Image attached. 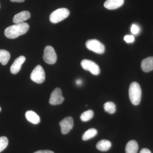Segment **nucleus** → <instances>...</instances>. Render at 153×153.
<instances>
[{
	"mask_svg": "<svg viewBox=\"0 0 153 153\" xmlns=\"http://www.w3.org/2000/svg\"><path fill=\"white\" fill-rule=\"evenodd\" d=\"M29 28L30 26L27 23L16 24L6 28L4 30V35L7 38L15 39L27 33Z\"/></svg>",
	"mask_w": 153,
	"mask_h": 153,
	"instance_id": "nucleus-1",
	"label": "nucleus"
},
{
	"mask_svg": "<svg viewBox=\"0 0 153 153\" xmlns=\"http://www.w3.org/2000/svg\"><path fill=\"white\" fill-rule=\"evenodd\" d=\"M142 91L137 82H132L129 88V97L131 103L134 105L139 104L141 99Z\"/></svg>",
	"mask_w": 153,
	"mask_h": 153,
	"instance_id": "nucleus-2",
	"label": "nucleus"
},
{
	"mask_svg": "<svg viewBox=\"0 0 153 153\" xmlns=\"http://www.w3.org/2000/svg\"><path fill=\"white\" fill-rule=\"evenodd\" d=\"M70 14V12L68 9L62 8L57 9L50 14L49 20L51 23L56 24L66 19Z\"/></svg>",
	"mask_w": 153,
	"mask_h": 153,
	"instance_id": "nucleus-3",
	"label": "nucleus"
},
{
	"mask_svg": "<svg viewBox=\"0 0 153 153\" xmlns=\"http://www.w3.org/2000/svg\"><path fill=\"white\" fill-rule=\"evenodd\" d=\"M85 46L88 49L97 54H103L105 51L104 45L96 39L88 40L85 43Z\"/></svg>",
	"mask_w": 153,
	"mask_h": 153,
	"instance_id": "nucleus-4",
	"label": "nucleus"
},
{
	"mask_svg": "<svg viewBox=\"0 0 153 153\" xmlns=\"http://www.w3.org/2000/svg\"><path fill=\"white\" fill-rule=\"evenodd\" d=\"M30 76L33 82L37 83L44 82L45 79V73L43 67L41 65H37L31 72Z\"/></svg>",
	"mask_w": 153,
	"mask_h": 153,
	"instance_id": "nucleus-5",
	"label": "nucleus"
},
{
	"mask_svg": "<svg viewBox=\"0 0 153 153\" xmlns=\"http://www.w3.org/2000/svg\"><path fill=\"white\" fill-rule=\"evenodd\" d=\"M43 59L46 63L53 64L56 63L57 56L55 49L52 47L47 46L44 49Z\"/></svg>",
	"mask_w": 153,
	"mask_h": 153,
	"instance_id": "nucleus-6",
	"label": "nucleus"
},
{
	"mask_svg": "<svg viewBox=\"0 0 153 153\" xmlns=\"http://www.w3.org/2000/svg\"><path fill=\"white\" fill-rule=\"evenodd\" d=\"M81 66L84 70L90 71L94 75H97L100 73L99 66L92 60L84 59L81 61Z\"/></svg>",
	"mask_w": 153,
	"mask_h": 153,
	"instance_id": "nucleus-7",
	"label": "nucleus"
},
{
	"mask_svg": "<svg viewBox=\"0 0 153 153\" xmlns=\"http://www.w3.org/2000/svg\"><path fill=\"white\" fill-rule=\"evenodd\" d=\"M64 100L61 89L59 88H56L51 93L49 102L52 105H56L61 104Z\"/></svg>",
	"mask_w": 153,
	"mask_h": 153,
	"instance_id": "nucleus-8",
	"label": "nucleus"
},
{
	"mask_svg": "<svg viewBox=\"0 0 153 153\" xmlns=\"http://www.w3.org/2000/svg\"><path fill=\"white\" fill-rule=\"evenodd\" d=\"M59 124L61 128V133L63 134H66L73 128L74 125L73 118L71 117L65 118L60 122Z\"/></svg>",
	"mask_w": 153,
	"mask_h": 153,
	"instance_id": "nucleus-9",
	"label": "nucleus"
},
{
	"mask_svg": "<svg viewBox=\"0 0 153 153\" xmlns=\"http://www.w3.org/2000/svg\"><path fill=\"white\" fill-rule=\"evenodd\" d=\"M26 60V57L24 56H19L15 60L11 65L10 71L13 74H16L21 70L22 64Z\"/></svg>",
	"mask_w": 153,
	"mask_h": 153,
	"instance_id": "nucleus-10",
	"label": "nucleus"
},
{
	"mask_svg": "<svg viewBox=\"0 0 153 153\" xmlns=\"http://www.w3.org/2000/svg\"><path fill=\"white\" fill-rule=\"evenodd\" d=\"M30 16L31 15L30 12L27 11H22L14 16L13 18V22L16 24H22L30 19Z\"/></svg>",
	"mask_w": 153,
	"mask_h": 153,
	"instance_id": "nucleus-11",
	"label": "nucleus"
},
{
	"mask_svg": "<svg viewBox=\"0 0 153 153\" xmlns=\"http://www.w3.org/2000/svg\"><path fill=\"white\" fill-rule=\"evenodd\" d=\"M124 0H107L104 4L105 8L110 10H115L123 5Z\"/></svg>",
	"mask_w": 153,
	"mask_h": 153,
	"instance_id": "nucleus-12",
	"label": "nucleus"
},
{
	"mask_svg": "<svg viewBox=\"0 0 153 153\" xmlns=\"http://www.w3.org/2000/svg\"><path fill=\"white\" fill-rule=\"evenodd\" d=\"M141 67L144 72H149L153 70V57H149L142 60Z\"/></svg>",
	"mask_w": 153,
	"mask_h": 153,
	"instance_id": "nucleus-13",
	"label": "nucleus"
},
{
	"mask_svg": "<svg viewBox=\"0 0 153 153\" xmlns=\"http://www.w3.org/2000/svg\"><path fill=\"white\" fill-rule=\"evenodd\" d=\"M25 117L28 121L34 124H37L40 122V118L33 111H28L25 114Z\"/></svg>",
	"mask_w": 153,
	"mask_h": 153,
	"instance_id": "nucleus-14",
	"label": "nucleus"
},
{
	"mask_svg": "<svg viewBox=\"0 0 153 153\" xmlns=\"http://www.w3.org/2000/svg\"><path fill=\"white\" fill-rule=\"evenodd\" d=\"M139 147L137 143L134 140L130 141L126 146L125 150L126 153H137Z\"/></svg>",
	"mask_w": 153,
	"mask_h": 153,
	"instance_id": "nucleus-15",
	"label": "nucleus"
},
{
	"mask_svg": "<svg viewBox=\"0 0 153 153\" xmlns=\"http://www.w3.org/2000/svg\"><path fill=\"white\" fill-rule=\"evenodd\" d=\"M111 146V143L109 141L102 140L99 141L96 145V147L99 150L102 152L108 151Z\"/></svg>",
	"mask_w": 153,
	"mask_h": 153,
	"instance_id": "nucleus-16",
	"label": "nucleus"
},
{
	"mask_svg": "<svg viewBox=\"0 0 153 153\" xmlns=\"http://www.w3.org/2000/svg\"><path fill=\"white\" fill-rule=\"evenodd\" d=\"M10 57V52L4 49H0V63L5 65L8 62Z\"/></svg>",
	"mask_w": 153,
	"mask_h": 153,
	"instance_id": "nucleus-17",
	"label": "nucleus"
},
{
	"mask_svg": "<svg viewBox=\"0 0 153 153\" xmlns=\"http://www.w3.org/2000/svg\"><path fill=\"white\" fill-rule=\"evenodd\" d=\"M97 134V130L95 129H89L82 135V139L84 141L87 140L96 136Z\"/></svg>",
	"mask_w": 153,
	"mask_h": 153,
	"instance_id": "nucleus-18",
	"label": "nucleus"
},
{
	"mask_svg": "<svg viewBox=\"0 0 153 153\" xmlns=\"http://www.w3.org/2000/svg\"><path fill=\"white\" fill-rule=\"evenodd\" d=\"M104 108L106 112L110 114H113L116 111L115 104L112 102H105L104 105Z\"/></svg>",
	"mask_w": 153,
	"mask_h": 153,
	"instance_id": "nucleus-19",
	"label": "nucleus"
},
{
	"mask_svg": "<svg viewBox=\"0 0 153 153\" xmlns=\"http://www.w3.org/2000/svg\"><path fill=\"white\" fill-rule=\"evenodd\" d=\"M94 116V112L91 110H88L83 113H82L80 118L82 122L88 121L92 118Z\"/></svg>",
	"mask_w": 153,
	"mask_h": 153,
	"instance_id": "nucleus-20",
	"label": "nucleus"
},
{
	"mask_svg": "<svg viewBox=\"0 0 153 153\" xmlns=\"http://www.w3.org/2000/svg\"><path fill=\"white\" fill-rule=\"evenodd\" d=\"M9 141L6 137H0V152L5 149L8 144Z\"/></svg>",
	"mask_w": 153,
	"mask_h": 153,
	"instance_id": "nucleus-21",
	"label": "nucleus"
},
{
	"mask_svg": "<svg viewBox=\"0 0 153 153\" xmlns=\"http://www.w3.org/2000/svg\"><path fill=\"white\" fill-rule=\"evenodd\" d=\"M131 33L134 35H137L139 33L140 31V27L136 24H133L132 25L131 28Z\"/></svg>",
	"mask_w": 153,
	"mask_h": 153,
	"instance_id": "nucleus-22",
	"label": "nucleus"
},
{
	"mask_svg": "<svg viewBox=\"0 0 153 153\" xmlns=\"http://www.w3.org/2000/svg\"><path fill=\"white\" fill-rule=\"evenodd\" d=\"M124 40L126 43H133L134 41V38L132 35H126L124 38Z\"/></svg>",
	"mask_w": 153,
	"mask_h": 153,
	"instance_id": "nucleus-23",
	"label": "nucleus"
},
{
	"mask_svg": "<svg viewBox=\"0 0 153 153\" xmlns=\"http://www.w3.org/2000/svg\"><path fill=\"white\" fill-rule=\"evenodd\" d=\"M34 153H55L54 152L49 150H40L35 152Z\"/></svg>",
	"mask_w": 153,
	"mask_h": 153,
	"instance_id": "nucleus-24",
	"label": "nucleus"
},
{
	"mask_svg": "<svg viewBox=\"0 0 153 153\" xmlns=\"http://www.w3.org/2000/svg\"><path fill=\"white\" fill-rule=\"evenodd\" d=\"M140 153H152L151 151L147 149H143L140 152Z\"/></svg>",
	"mask_w": 153,
	"mask_h": 153,
	"instance_id": "nucleus-25",
	"label": "nucleus"
},
{
	"mask_svg": "<svg viewBox=\"0 0 153 153\" xmlns=\"http://www.w3.org/2000/svg\"><path fill=\"white\" fill-rule=\"evenodd\" d=\"M10 1L13 2L22 3L24 2L25 0H10Z\"/></svg>",
	"mask_w": 153,
	"mask_h": 153,
	"instance_id": "nucleus-26",
	"label": "nucleus"
},
{
	"mask_svg": "<svg viewBox=\"0 0 153 153\" xmlns=\"http://www.w3.org/2000/svg\"><path fill=\"white\" fill-rule=\"evenodd\" d=\"M76 84H77V85H80L82 83V81L81 79H77V80H76Z\"/></svg>",
	"mask_w": 153,
	"mask_h": 153,
	"instance_id": "nucleus-27",
	"label": "nucleus"
},
{
	"mask_svg": "<svg viewBox=\"0 0 153 153\" xmlns=\"http://www.w3.org/2000/svg\"><path fill=\"white\" fill-rule=\"evenodd\" d=\"M1 111V107H0V111Z\"/></svg>",
	"mask_w": 153,
	"mask_h": 153,
	"instance_id": "nucleus-28",
	"label": "nucleus"
}]
</instances>
